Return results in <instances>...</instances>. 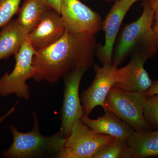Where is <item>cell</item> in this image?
Segmentation results:
<instances>
[{"label":"cell","instance_id":"6da1fadb","mask_svg":"<svg viewBox=\"0 0 158 158\" xmlns=\"http://www.w3.org/2000/svg\"><path fill=\"white\" fill-rule=\"evenodd\" d=\"M96 48L95 35L65 29L58 41L36 52L32 62L35 70L33 78L52 85L75 71H87L94 62Z\"/></svg>","mask_w":158,"mask_h":158},{"label":"cell","instance_id":"7a4b0ae2","mask_svg":"<svg viewBox=\"0 0 158 158\" xmlns=\"http://www.w3.org/2000/svg\"><path fill=\"white\" fill-rule=\"evenodd\" d=\"M143 12L135 21L125 27L113 56L112 64L116 67L130 55L145 53L152 57L158 50L157 35L154 29V11L149 0H143Z\"/></svg>","mask_w":158,"mask_h":158},{"label":"cell","instance_id":"3957f363","mask_svg":"<svg viewBox=\"0 0 158 158\" xmlns=\"http://www.w3.org/2000/svg\"><path fill=\"white\" fill-rule=\"evenodd\" d=\"M34 125L30 132H20L14 125L10 126L13 141L11 146L3 153L7 158L39 157L57 154L65 144L67 138L59 132L47 137L40 133L39 122L36 112L33 113Z\"/></svg>","mask_w":158,"mask_h":158},{"label":"cell","instance_id":"277c9868","mask_svg":"<svg viewBox=\"0 0 158 158\" xmlns=\"http://www.w3.org/2000/svg\"><path fill=\"white\" fill-rule=\"evenodd\" d=\"M146 93L127 91L113 87L105 102V112H111L136 131L152 130L144 116Z\"/></svg>","mask_w":158,"mask_h":158},{"label":"cell","instance_id":"5b68a950","mask_svg":"<svg viewBox=\"0 0 158 158\" xmlns=\"http://www.w3.org/2000/svg\"><path fill=\"white\" fill-rule=\"evenodd\" d=\"M116 139L113 136L96 132L81 120H78L56 157L93 158L101 149Z\"/></svg>","mask_w":158,"mask_h":158},{"label":"cell","instance_id":"8992f818","mask_svg":"<svg viewBox=\"0 0 158 158\" xmlns=\"http://www.w3.org/2000/svg\"><path fill=\"white\" fill-rule=\"evenodd\" d=\"M36 52L27 38L14 55L15 64L13 70L0 78V96L5 97L15 94L19 98L29 99V87L26 82L34 77L35 70L32 62Z\"/></svg>","mask_w":158,"mask_h":158},{"label":"cell","instance_id":"52a82bcc","mask_svg":"<svg viewBox=\"0 0 158 158\" xmlns=\"http://www.w3.org/2000/svg\"><path fill=\"white\" fill-rule=\"evenodd\" d=\"M61 15L65 29L73 33L95 35L102 28L100 15L80 0H61Z\"/></svg>","mask_w":158,"mask_h":158},{"label":"cell","instance_id":"ba28073f","mask_svg":"<svg viewBox=\"0 0 158 158\" xmlns=\"http://www.w3.org/2000/svg\"><path fill=\"white\" fill-rule=\"evenodd\" d=\"M95 77L88 89L81 95L84 116H88L94 108L100 106L105 109L108 93L116 83L117 67L113 64H104L101 67L94 66Z\"/></svg>","mask_w":158,"mask_h":158},{"label":"cell","instance_id":"9c48e42d","mask_svg":"<svg viewBox=\"0 0 158 158\" xmlns=\"http://www.w3.org/2000/svg\"><path fill=\"white\" fill-rule=\"evenodd\" d=\"M86 71L84 69L75 71L64 78L65 91L59 132L66 138L70 135L74 123L77 120H81L84 116L79 90L81 81Z\"/></svg>","mask_w":158,"mask_h":158},{"label":"cell","instance_id":"30bf717a","mask_svg":"<svg viewBox=\"0 0 158 158\" xmlns=\"http://www.w3.org/2000/svg\"><path fill=\"white\" fill-rule=\"evenodd\" d=\"M138 1L116 0L103 20L102 28L105 32V44L97 46L96 53L103 65L112 64L113 47L122 23L131 6Z\"/></svg>","mask_w":158,"mask_h":158},{"label":"cell","instance_id":"8fae6325","mask_svg":"<svg viewBox=\"0 0 158 158\" xmlns=\"http://www.w3.org/2000/svg\"><path fill=\"white\" fill-rule=\"evenodd\" d=\"M132 56L127 65L117 69L116 82L113 87L127 91L146 93L152 81L144 69V65L152 57L140 53Z\"/></svg>","mask_w":158,"mask_h":158},{"label":"cell","instance_id":"7c38bea8","mask_svg":"<svg viewBox=\"0 0 158 158\" xmlns=\"http://www.w3.org/2000/svg\"><path fill=\"white\" fill-rule=\"evenodd\" d=\"M65 26L61 15L51 9L39 24L29 33L28 39L36 51L53 44L64 34Z\"/></svg>","mask_w":158,"mask_h":158},{"label":"cell","instance_id":"4fadbf2b","mask_svg":"<svg viewBox=\"0 0 158 158\" xmlns=\"http://www.w3.org/2000/svg\"><path fill=\"white\" fill-rule=\"evenodd\" d=\"M82 121L96 132L127 140L135 130L111 112L106 111L103 116L96 119L83 116Z\"/></svg>","mask_w":158,"mask_h":158},{"label":"cell","instance_id":"5bb4252c","mask_svg":"<svg viewBox=\"0 0 158 158\" xmlns=\"http://www.w3.org/2000/svg\"><path fill=\"white\" fill-rule=\"evenodd\" d=\"M29 33L17 19L9 22L0 31V60L15 55L28 38Z\"/></svg>","mask_w":158,"mask_h":158},{"label":"cell","instance_id":"9a60e30c","mask_svg":"<svg viewBox=\"0 0 158 158\" xmlns=\"http://www.w3.org/2000/svg\"><path fill=\"white\" fill-rule=\"evenodd\" d=\"M132 158L158 156V130L135 131L127 139Z\"/></svg>","mask_w":158,"mask_h":158},{"label":"cell","instance_id":"2e32d148","mask_svg":"<svg viewBox=\"0 0 158 158\" xmlns=\"http://www.w3.org/2000/svg\"><path fill=\"white\" fill-rule=\"evenodd\" d=\"M51 9L44 0H25L19 11L18 22L30 33Z\"/></svg>","mask_w":158,"mask_h":158},{"label":"cell","instance_id":"e0dca14e","mask_svg":"<svg viewBox=\"0 0 158 158\" xmlns=\"http://www.w3.org/2000/svg\"><path fill=\"white\" fill-rule=\"evenodd\" d=\"M93 158H132L126 140L116 139L95 154Z\"/></svg>","mask_w":158,"mask_h":158},{"label":"cell","instance_id":"ac0fdd59","mask_svg":"<svg viewBox=\"0 0 158 158\" xmlns=\"http://www.w3.org/2000/svg\"><path fill=\"white\" fill-rule=\"evenodd\" d=\"M144 116L152 130H158V94L148 97L146 98Z\"/></svg>","mask_w":158,"mask_h":158},{"label":"cell","instance_id":"d6986e66","mask_svg":"<svg viewBox=\"0 0 158 158\" xmlns=\"http://www.w3.org/2000/svg\"><path fill=\"white\" fill-rule=\"evenodd\" d=\"M21 0H0V28L6 25L19 11Z\"/></svg>","mask_w":158,"mask_h":158},{"label":"cell","instance_id":"ffe728a7","mask_svg":"<svg viewBox=\"0 0 158 158\" xmlns=\"http://www.w3.org/2000/svg\"><path fill=\"white\" fill-rule=\"evenodd\" d=\"M51 9L61 15V0H44Z\"/></svg>","mask_w":158,"mask_h":158},{"label":"cell","instance_id":"44dd1931","mask_svg":"<svg viewBox=\"0 0 158 158\" xmlns=\"http://www.w3.org/2000/svg\"><path fill=\"white\" fill-rule=\"evenodd\" d=\"M146 94L148 97L158 94V80L152 81V85Z\"/></svg>","mask_w":158,"mask_h":158},{"label":"cell","instance_id":"7402d4cb","mask_svg":"<svg viewBox=\"0 0 158 158\" xmlns=\"http://www.w3.org/2000/svg\"><path fill=\"white\" fill-rule=\"evenodd\" d=\"M150 4L154 11V19H158V0H149Z\"/></svg>","mask_w":158,"mask_h":158},{"label":"cell","instance_id":"603a6c76","mask_svg":"<svg viewBox=\"0 0 158 158\" xmlns=\"http://www.w3.org/2000/svg\"><path fill=\"white\" fill-rule=\"evenodd\" d=\"M18 102H16V103H15L14 106L11 108V110H9V112H7V113H6L4 116L0 117V123H2V122H3V121H4L6 118H7L8 116L11 115V113L14 112L15 110V107H16V106L18 105Z\"/></svg>","mask_w":158,"mask_h":158},{"label":"cell","instance_id":"cb8c5ba5","mask_svg":"<svg viewBox=\"0 0 158 158\" xmlns=\"http://www.w3.org/2000/svg\"><path fill=\"white\" fill-rule=\"evenodd\" d=\"M152 27L153 29L156 33L158 39V19L155 20Z\"/></svg>","mask_w":158,"mask_h":158},{"label":"cell","instance_id":"d4e9b609","mask_svg":"<svg viewBox=\"0 0 158 158\" xmlns=\"http://www.w3.org/2000/svg\"><path fill=\"white\" fill-rule=\"evenodd\" d=\"M106 1H107V2H112V1H116V0H105Z\"/></svg>","mask_w":158,"mask_h":158}]
</instances>
